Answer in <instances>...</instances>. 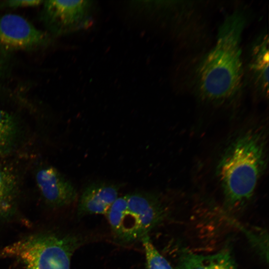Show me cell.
I'll use <instances>...</instances> for the list:
<instances>
[{"mask_svg": "<svg viewBox=\"0 0 269 269\" xmlns=\"http://www.w3.org/2000/svg\"><path fill=\"white\" fill-rule=\"evenodd\" d=\"M267 131L255 126L240 132L227 145L217 175L229 209L243 207L251 199L268 161Z\"/></svg>", "mask_w": 269, "mask_h": 269, "instance_id": "cell-1", "label": "cell"}, {"mask_svg": "<svg viewBox=\"0 0 269 269\" xmlns=\"http://www.w3.org/2000/svg\"><path fill=\"white\" fill-rule=\"evenodd\" d=\"M245 19L236 12L220 26L217 42L201 62L197 73L202 95L215 102L232 97L240 87L243 73L240 42Z\"/></svg>", "mask_w": 269, "mask_h": 269, "instance_id": "cell-2", "label": "cell"}, {"mask_svg": "<svg viewBox=\"0 0 269 269\" xmlns=\"http://www.w3.org/2000/svg\"><path fill=\"white\" fill-rule=\"evenodd\" d=\"M169 212V207L161 195L138 192L118 197L106 215L116 238L131 243L147 235Z\"/></svg>", "mask_w": 269, "mask_h": 269, "instance_id": "cell-3", "label": "cell"}, {"mask_svg": "<svg viewBox=\"0 0 269 269\" xmlns=\"http://www.w3.org/2000/svg\"><path fill=\"white\" fill-rule=\"evenodd\" d=\"M81 243L74 235L37 233L3 248L0 259H14L25 269H70L71 257Z\"/></svg>", "mask_w": 269, "mask_h": 269, "instance_id": "cell-4", "label": "cell"}, {"mask_svg": "<svg viewBox=\"0 0 269 269\" xmlns=\"http://www.w3.org/2000/svg\"><path fill=\"white\" fill-rule=\"evenodd\" d=\"M90 0L43 1L41 19L47 30L56 35L74 32L89 26L93 4Z\"/></svg>", "mask_w": 269, "mask_h": 269, "instance_id": "cell-5", "label": "cell"}, {"mask_svg": "<svg viewBox=\"0 0 269 269\" xmlns=\"http://www.w3.org/2000/svg\"><path fill=\"white\" fill-rule=\"evenodd\" d=\"M49 40L47 33L21 15L8 13L0 16V45L8 52L42 47Z\"/></svg>", "mask_w": 269, "mask_h": 269, "instance_id": "cell-6", "label": "cell"}, {"mask_svg": "<svg viewBox=\"0 0 269 269\" xmlns=\"http://www.w3.org/2000/svg\"><path fill=\"white\" fill-rule=\"evenodd\" d=\"M35 177L42 198L50 207H63L76 199V191L73 184L54 167L38 168Z\"/></svg>", "mask_w": 269, "mask_h": 269, "instance_id": "cell-7", "label": "cell"}, {"mask_svg": "<svg viewBox=\"0 0 269 269\" xmlns=\"http://www.w3.org/2000/svg\"><path fill=\"white\" fill-rule=\"evenodd\" d=\"M118 197V187L117 186L103 183L89 185L80 198L78 215H106Z\"/></svg>", "mask_w": 269, "mask_h": 269, "instance_id": "cell-8", "label": "cell"}, {"mask_svg": "<svg viewBox=\"0 0 269 269\" xmlns=\"http://www.w3.org/2000/svg\"><path fill=\"white\" fill-rule=\"evenodd\" d=\"M178 251L177 269H238L228 249L209 255L195 253L184 248Z\"/></svg>", "mask_w": 269, "mask_h": 269, "instance_id": "cell-9", "label": "cell"}, {"mask_svg": "<svg viewBox=\"0 0 269 269\" xmlns=\"http://www.w3.org/2000/svg\"><path fill=\"white\" fill-rule=\"evenodd\" d=\"M19 180L14 168L0 162V221L11 218L16 212Z\"/></svg>", "mask_w": 269, "mask_h": 269, "instance_id": "cell-10", "label": "cell"}, {"mask_svg": "<svg viewBox=\"0 0 269 269\" xmlns=\"http://www.w3.org/2000/svg\"><path fill=\"white\" fill-rule=\"evenodd\" d=\"M20 134V127L16 118L0 107V156L14 149Z\"/></svg>", "mask_w": 269, "mask_h": 269, "instance_id": "cell-11", "label": "cell"}, {"mask_svg": "<svg viewBox=\"0 0 269 269\" xmlns=\"http://www.w3.org/2000/svg\"><path fill=\"white\" fill-rule=\"evenodd\" d=\"M251 69L257 83L265 92L268 91L269 71L268 40L264 37L253 51Z\"/></svg>", "mask_w": 269, "mask_h": 269, "instance_id": "cell-12", "label": "cell"}, {"mask_svg": "<svg viewBox=\"0 0 269 269\" xmlns=\"http://www.w3.org/2000/svg\"><path fill=\"white\" fill-rule=\"evenodd\" d=\"M145 253L147 269H173L152 244L148 235L141 239Z\"/></svg>", "mask_w": 269, "mask_h": 269, "instance_id": "cell-13", "label": "cell"}, {"mask_svg": "<svg viewBox=\"0 0 269 269\" xmlns=\"http://www.w3.org/2000/svg\"><path fill=\"white\" fill-rule=\"evenodd\" d=\"M41 0H4L0 3V7L17 8L29 6H35L43 3Z\"/></svg>", "mask_w": 269, "mask_h": 269, "instance_id": "cell-14", "label": "cell"}, {"mask_svg": "<svg viewBox=\"0 0 269 269\" xmlns=\"http://www.w3.org/2000/svg\"><path fill=\"white\" fill-rule=\"evenodd\" d=\"M9 65V52L0 45V87L5 77Z\"/></svg>", "mask_w": 269, "mask_h": 269, "instance_id": "cell-15", "label": "cell"}]
</instances>
